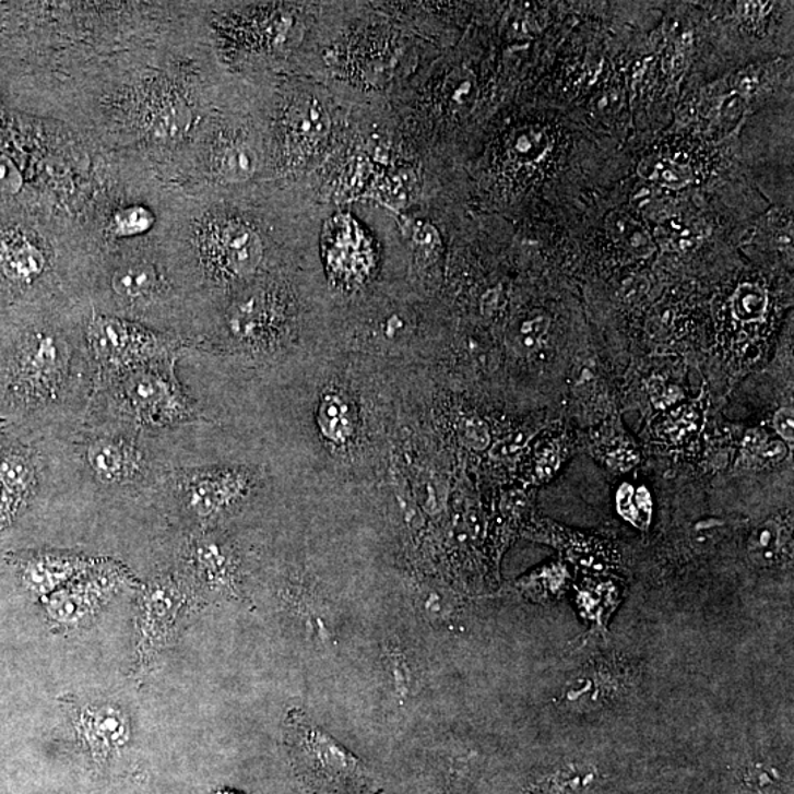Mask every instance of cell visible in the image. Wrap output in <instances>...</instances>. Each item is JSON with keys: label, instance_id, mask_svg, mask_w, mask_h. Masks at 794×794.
Wrapping results in <instances>:
<instances>
[{"label": "cell", "instance_id": "cell-21", "mask_svg": "<svg viewBox=\"0 0 794 794\" xmlns=\"http://www.w3.org/2000/svg\"><path fill=\"white\" fill-rule=\"evenodd\" d=\"M549 325L550 320L545 313H533V316L520 318L509 331V343L520 355L533 354L541 349Z\"/></svg>", "mask_w": 794, "mask_h": 794}, {"label": "cell", "instance_id": "cell-5", "mask_svg": "<svg viewBox=\"0 0 794 794\" xmlns=\"http://www.w3.org/2000/svg\"><path fill=\"white\" fill-rule=\"evenodd\" d=\"M174 482L185 511L199 524L210 525L249 498L257 475L245 466L215 465L178 471Z\"/></svg>", "mask_w": 794, "mask_h": 794}, {"label": "cell", "instance_id": "cell-23", "mask_svg": "<svg viewBox=\"0 0 794 794\" xmlns=\"http://www.w3.org/2000/svg\"><path fill=\"white\" fill-rule=\"evenodd\" d=\"M220 173L227 180L240 181L252 176L257 168V155L245 144L228 147L218 161Z\"/></svg>", "mask_w": 794, "mask_h": 794}, {"label": "cell", "instance_id": "cell-3", "mask_svg": "<svg viewBox=\"0 0 794 794\" xmlns=\"http://www.w3.org/2000/svg\"><path fill=\"white\" fill-rule=\"evenodd\" d=\"M134 613V673L146 675L171 647L193 602L180 577L158 574L140 583Z\"/></svg>", "mask_w": 794, "mask_h": 794}, {"label": "cell", "instance_id": "cell-4", "mask_svg": "<svg viewBox=\"0 0 794 794\" xmlns=\"http://www.w3.org/2000/svg\"><path fill=\"white\" fill-rule=\"evenodd\" d=\"M68 368L66 342L50 333H34L8 360L3 374L7 392L27 406L52 402L66 386Z\"/></svg>", "mask_w": 794, "mask_h": 794}, {"label": "cell", "instance_id": "cell-19", "mask_svg": "<svg viewBox=\"0 0 794 794\" xmlns=\"http://www.w3.org/2000/svg\"><path fill=\"white\" fill-rule=\"evenodd\" d=\"M789 542H792L789 526L779 520H770L763 522L751 533L747 550L756 565L771 567L779 562L781 556L785 554Z\"/></svg>", "mask_w": 794, "mask_h": 794}, {"label": "cell", "instance_id": "cell-1", "mask_svg": "<svg viewBox=\"0 0 794 794\" xmlns=\"http://www.w3.org/2000/svg\"><path fill=\"white\" fill-rule=\"evenodd\" d=\"M174 367L176 359L167 356L114 378V398L126 417L144 427H173L197 418V410L182 390Z\"/></svg>", "mask_w": 794, "mask_h": 794}, {"label": "cell", "instance_id": "cell-8", "mask_svg": "<svg viewBox=\"0 0 794 794\" xmlns=\"http://www.w3.org/2000/svg\"><path fill=\"white\" fill-rule=\"evenodd\" d=\"M295 728L296 759L305 775L333 792H363L368 772L354 754L316 725L301 723Z\"/></svg>", "mask_w": 794, "mask_h": 794}, {"label": "cell", "instance_id": "cell-27", "mask_svg": "<svg viewBox=\"0 0 794 794\" xmlns=\"http://www.w3.org/2000/svg\"><path fill=\"white\" fill-rule=\"evenodd\" d=\"M613 232L624 245L635 252H647L651 248V239L640 224L635 223L630 216H615Z\"/></svg>", "mask_w": 794, "mask_h": 794}, {"label": "cell", "instance_id": "cell-9", "mask_svg": "<svg viewBox=\"0 0 794 794\" xmlns=\"http://www.w3.org/2000/svg\"><path fill=\"white\" fill-rule=\"evenodd\" d=\"M180 577L194 599L237 593V562L227 543L214 534H194L181 547Z\"/></svg>", "mask_w": 794, "mask_h": 794}, {"label": "cell", "instance_id": "cell-24", "mask_svg": "<svg viewBox=\"0 0 794 794\" xmlns=\"http://www.w3.org/2000/svg\"><path fill=\"white\" fill-rule=\"evenodd\" d=\"M190 122H192V110L189 106L185 102L182 104L173 102L156 114L154 130L156 134L174 138V135L185 133Z\"/></svg>", "mask_w": 794, "mask_h": 794}, {"label": "cell", "instance_id": "cell-18", "mask_svg": "<svg viewBox=\"0 0 794 794\" xmlns=\"http://www.w3.org/2000/svg\"><path fill=\"white\" fill-rule=\"evenodd\" d=\"M161 280L151 263L135 262L121 266L114 274L112 288L121 299L139 301L151 299L158 293Z\"/></svg>", "mask_w": 794, "mask_h": 794}, {"label": "cell", "instance_id": "cell-14", "mask_svg": "<svg viewBox=\"0 0 794 794\" xmlns=\"http://www.w3.org/2000/svg\"><path fill=\"white\" fill-rule=\"evenodd\" d=\"M86 464L100 483L129 484L143 474V453L121 437H97L87 445Z\"/></svg>", "mask_w": 794, "mask_h": 794}, {"label": "cell", "instance_id": "cell-16", "mask_svg": "<svg viewBox=\"0 0 794 794\" xmlns=\"http://www.w3.org/2000/svg\"><path fill=\"white\" fill-rule=\"evenodd\" d=\"M594 779L592 768L567 763L534 775L526 784V794H580Z\"/></svg>", "mask_w": 794, "mask_h": 794}, {"label": "cell", "instance_id": "cell-29", "mask_svg": "<svg viewBox=\"0 0 794 794\" xmlns=\"http://www.w3.org/2000/svg\"><path fill=\"white\" fill-rule=\"evenodd\" d=\"M23 185V177L7 156L0 155V192L16 193Z\"/></svg>", "mask_w": 794, "mask_h": 794}, {"label": "cell", "instance_id": "cell-31", "mask_svg": "<svg viewBox=\"0 0 794 794\" xmlns=\"http://www.w3.org/2000/svg\"><path fill=\"white\" fill-rule=\"evenodd\" d=\"M649 393H651L652 401L657 407L671 406L682 398V392L677 388H674V386L666 388L661 380L651 381Z\"/></svg>", "mask_w": 794, "mask_h": 794}, {"label": "cell", "instance_id": "cell-30", "mask_svg": "<svg viewBox=\"0 0 794 794\" xmlns=\"http://www.w3.org/2000/svg\"><path fill=\"white\" fill-rule=\"evenodd\" d=\"M673 419L675 422L665 424V435L673 437V439H682V437L685 439L686 436L696 430V422H698L699 415L695 411H686L683 412L682 417Z\"/></svg>", "mask_w": 794, "mask_h": 794}, {"label": "cell", "instance_id": "cell-22", "mask_svg": "<svg viewBox=\"0 0 794 794\" xmlns=\"http://www.w3.org/2000/svg\"><path fill=\"white\" fill-rule=\"evenodd\" d=\"M767 305L768 297L763 288L755 284H743L733 296V316L740 322L759 321L767 312Z\"/></svg>", "mask_w": 794, "mask_h": 794}, {"label": "cell", "instance_id": "cell-2", "mask_svg": "<svg viewBox=\"0 0 794 794\" xmlns=\"http://www.w3.org/2000/svg\"><path fill=\"white\" fill-rule=\"evenodd\" d=\"M139 585L140 581L125 564L96 558L82 574L40 599V602L50 630L68 635L91 626L118 593Z\"/></svg>", "mask_w": 794, "mask_h": 794}, {"label": "cell", "instance_id": "cell-11", "mask_svg": "<svg viewBox=\"0 0 794 794\" xmlns=\"http://www.w3.org/2000/svg\"><path fill=\"white\" fill-rule=\"evenodd\" d=\"M96 558L78 552L37 549L8 555L21 584L33 596L44 599L87 570Z\"/></svg>", "mask_w": 794, "mask_h": 794}, {"label": "cell", "instance_id": "cell-7", "mask_svg": "<svg viewBox=\"0 0 794 794\" xmlns=\"http://www.w3.org/2000/svg\"><path fill=\"white\" fill-rule=\"evenodd\" d=\"M61 704L70 718L80 747L92 761L108 763L129 747L133 738V721L121 703L63 696Z\"/></svg>", "mask_w": 794, "mask_h": 794}, {"label": "cell", "instance_id": "cell-10", "mask_svg": "<svg viewBox=\"0 0 794 794\" xmlns=\"http://www.w3.org/2000/svg\"><path fill=\"white\" fill-rule=\"evenodd\" d=\"M631 679L632 671L626 662L597 657L564 687L562 702L574 712L597 711L626 695Z\"/></svg>", "mask_w": 794, "mask_h": 794}, {"label": "cell", "instance_id": "cell-12", "mask_svg": "<svg viewBox=\"0 0 794 794\" xmlns=\"http://www.w3.org/2000/svg\"><path fill=\"white\" fill-rule=\"evenodd\" d=\"M318 436L331 450L352 449L359 443L363 417L354 399L345 389L333 388L322 392L316 412Z\"/></svg>", "mask_w": 794, "mask_h": 794}, {"label": "cell", "instance_id": "cell-20", "mask_svg": "<svg viewBox=\"0 0 794 794\" xmlns=\"http://www.w3.org/2000/svg\"><path fill=\"white\" fill-rule=\"evenodd\" d=\"M637 173L644 180L668 187V189H683L694 180V173L686 164L669 158L651 156L641 161Z\"/></svg>", "mask_w": 794, "mask_h": 794}, {"label": "cell", "instance_id": "cell-15", "mask_svg": "<svg viewBox=\"0 0 794 794\" xmlns=\"http://www.w3.org/2000/svg\"><path fill=\"white\" fill-rule=\"evenodd\" d=\"M262 253L261 239L244 225H227L212 241L211 254L216 269L228 277L252 275L262 261Z\"/></svg>", "mask_w": 794, "mask_h": 794}, {"label": "cell", "instance_id": "cell-25", "mask_svg": "<svg viewBox=\"0 0 794 794\" xmlns=\"http://www.w3.org/2000/svg\"><path fill=\"white\" fill-rule=\"evenodd\" d=\"M742 783L754 794H770L780 787L781 775L771 763L755 762L746 767Z\"/></svg>", "mask_w": 794, "mask_h": 794}, {"label": "cell", "instance_id": "cell-17", "mask_svg": "<svg viewBox=\"0 0 794 794\" xmlns=\"http://www.w3.org/2000/svg\"><path fill=\"white\" fill-rule=\"evenodd\" d=\"M45 254L28 241H14L0 249V271L15 283L28 284L40 277Z\"/></svg>", "mask_w": 794, "mask_h": 794}, {"label": "cell", "instance_id": "cell-13", "mask_svg": "<svg viewBox=\"0 0 794 794\" xmlns=\"http://www.w3.org/2000/svg\"><path fill=\"white\" fill-rule=\"evenodd\" d=\"M36 486V466L27 450L16 446L3 449L0 452V529L19 518Z\"/></svg>", "mask_w": 794, "mask_h": 794}, {"label": "cell", "instance_id": "cell-32", "mask_svg": "<svg viewBox=\"0 0 794 794\" xmlns=\"http://www.w3.org/2000/svg\"><path fill=\"white\" fill-rule=\"evenodd\" d=\"M774 428L785 441L793 443L794 437V415L793 407H783L777 412L774 417Z\"/></svg>", "mask_w": 794, "mask_h": 794}, {"label": "cell", "instance_id": "cell-33", "mask_svg": "<svg viewBox=\"0 0 794 794\" xmlns=\"http://www.w3.org/2000/svg\"><path fill=\"white\" fill-rule=\"evenodd\" d=\"M215 794H237V793H235V792H228V790H223V792H218V793H215Z\"/></svg>", "mask_w": 794, "mask_h": 794}, {"label": "cell", "instance_id": "cell-28", "mask_svg": "<svg viewBox=\"0 0 794 794\" xmlns=\"http://www.w3.org/2000/svg\"><path fill=\"white\" fill-rule=\"evenodd\" d=\"M449 102L455 109H469L475 97V82L473 74L458 71L452 75L449 84Z\"/></svg>", "mask_w": 794, "mask_h": 794}, {"label": "cell", "instance_id": "cell-6", "mask_svg": "<svg viewBox=\"0 0 794 794\" xmlns=\"http://www.w3.org/2000/svg\"><path fill=\"white\" fill-rule=\"evenodd\" d=\"M87 337L100 378H116L139 365L171 356L167 337L118 318H93Z\"/></svg>", "mask_w": 794, "mask_h": 794}, {"label": "cell", "instance_id": "cell-26", "mask_svg": "<svg viewBox=\"0 0 794 794\" xmlns=\"http://www.w3.org/2000/svg\"><path fill=\"white\" fill-rule=\"evenodd\" d=\"M154 223V216L143 206H131L114 216L112 230L117 236L130 237L142 235Z\"/></svg>", "mask_w": 794, "mask_h": 794}]
</instances>
